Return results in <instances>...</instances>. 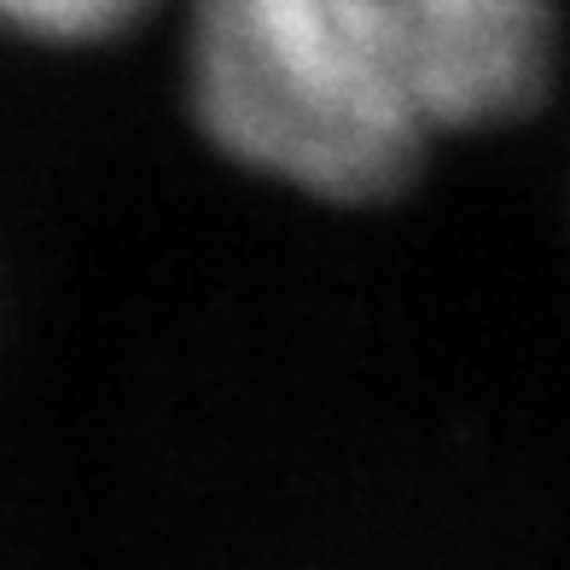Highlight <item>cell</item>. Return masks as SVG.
<instances>
[{"instance_id": "2", "label": "cell", "mask_w": 570, "mask_h": 570, "mask_svg": "<svg viewBox=\"0 0 570 570\" xmlns=\"http://www.w3.org/2000/svg\"><path fill=\"white\" fill-rule=\"evenodd\" d=\"M407 94L425 135L518 122L548 99L553 0H391Z\"/></svg>"}, {"instance_id": "3", "label": "cell", "mask_w": 570, "mask_h": 570, "mask_svg": "<svg viewBox=\"0 0 570 570\" xmlns=\"http://www.w3.org/2000/svg\"><path fill=\"white\" fill-rule=\"evenodd\" d=\"M151 7L158 0H0V30L47 47H94L135 30Z\"/></svg>"}, {"instance_id": "1", "label": "cell", "mask_w": 570, "mask_h": 570, "mask_svg": "<svg viewBox=\"0 0 570 570\" xmlns=\"http://www.w3.org/2000/svg\"><path fill=\"white\" fill-rule=\"evenodd\" d=\"M187 99L233 164L332 204L402 193L431 146L391 0H193Z\"/></svg>"}]
</instances>
